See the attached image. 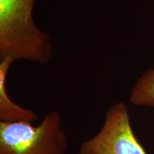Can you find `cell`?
Wrapping results in <instances>:
<instances>
[{
    "mask_svg": "<svg viewBox=\"0 0 154 154\" xmlns=\"http://www.w3.org/2000/svg\"><path fill=\"white\" fill-rule=\"evenodd\" d=\"M130 101L138 106L154 108V69H151L138 79L132 88Z\"/></svg>",
    "mask_w": 154,
    "mask_h": 154,
    "instance_id": "5",
    "label": "cell"
},
{
    "mask_svg": "<svg viewBox=\"0 0 154 154\" xmlns=\"http://www.w3.org/2000/svg\"><path fill=\"white\" fill-rule=\"evenodd\" d=\"M13 62L14 61L9 58H4L0 61V120L5 122H34L38 119V116L31 109L15 103L7 93L6 81Z\"/></svg>",
    "mask_w": 154,
    "mask_h": 154,
    "instance_id": "4",
    "label": "cell"
},
{
    "mask_svg": "<svg viewBox=\"0 0 154 154\" xmlns=\"http://www.w3.org/2000/svg\"><path fill=\"white\" fill-rule=\"evenodd\" d=\"M68 148L61 113L52 111L37 126L0 121V154H65Z\"/></svg>",
    "mask_w": 154,
    "mask_h": 154,
    "instance_id": "2",
    "label": "cell"
},
{
    "mask_svg": "<svg viewBox=\"0 0 154 154\" xmlns=\"http://www.w3.org/2000/svg\"><path fill=\"white\" fill-rule=\"evenodd\" d=\"M34 0H0V58L46 63L53 55L51 36L33 18Z\"/></svg>",
    "mask_w": 154,
    "mask_h": 154,
    "instance_id": "1",
    "label": "cell"
},
{
    "mask_svg": "<svg viewBox=\"0 0 154 154\" xmlns=\"http://www.w3.org/2000/svg\"><path fill=\"white\" fill-rule=\"evenodd\" d=\"M79 154L149 153L135 136L126 103L119 102L108 109L101 130L82 144Z\"/></svg>",
    "mask_w": 154,
    "mask_h": 154,
    "instance_id": "3",
    "label": "cell"
}]
</instances>
